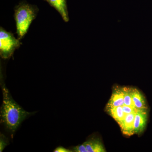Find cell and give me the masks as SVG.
<instances>
[{"label":"cell","mask_w":152,"mask_h":152,"mask_svg":"<svg viewBox=\"0 0 152 152\" xmlns=\"http://www.w3.org/2000/svg\"><path fill=\"white\" fill-rule=\"evenodd\" d=\"M46 1H47V0H46Z\"/></svg>","instance_id":"obj_15"},{"label":"cell","mask_w":152,"mask_h":152,"mask_svg":"<svg viewBox=\"0 0 152 152\" xmlns=\"http://www.w3.org/2000/svg\"><path fill=\"white\" fill-rule=\"evenodd\" d=\"M123 111L126 114H130L137 111V110L134 107L132 106L126 105L124 104L122 106Z\"/></svg>","instance_id":"obj_13"},{"label":"cell","mask_w":152,"mask_h":152,"mask_svg":"<svg viewBox=\"0 0 152 152\" xmlns=\"http://www.w3.org/2000/svg\"><path fill=\"white\" fill-rule=\"evenodd\" d=\"M81 145L83 152H106L103 144L99 139H90Z\"/></svg>","instance_id":"obj_7"},{"label":"cell","mask_w":152,"mask_h":152,"mask_svg":"<svg viewBox=\"0 0 152 152\" xmlns=\"http://www.w3.org/2000/svg\"><path fill=\"white\" fill-rule=\"evenodd\" d=\"M8 144V139L3 134H1L0 136V152H2Z\"/></svg>","instance_id":"obj_12"},{"label":"cell","mask_w":152,"mask_h":152,"mask_svg":"<svg viewBox=\"0 0 152 152\" xmlns=\"http://www.w3.org/2000/svg\"><path fill=\"white\" fill-rule=\"evenodd\" d=\"M135 113L136 112L126 114L124 119L119 124L121 130L125 135L131 136L134 134V121Z\"/></svg>","instance_id":"obj_6"},{"label":"cell","mask_w":152,"mask_h":152,"mask_svg":"<svg viewBox=\"0 0 152 152\" xmlns=\"http://www.w3.org/2000/svg\"><path fill=\"white\" fill-rule=\"evenodd\" d=\"M49 4L55 8L65 22L69 20L66 0H47Z\"/></svg>","instance_id":"obj_8"},{"label":"cell","mask_w":152,"mask_h":152,"mask_svg":"<svg viewBox=\"0 0 152 152\" xmlns=\"http://www.w3.org/2000/svg\"><path fill=\"white\" fill-rule=\"evenodd\" d=\"M132 96L134 107L137 110L148 109L145 97L138 90L132 88Z\"/></svg>","instance_id":"obj_9"},{"label":"cell","mask_w":152,"mask_h":152,"mask_svg":"<svg viewBox=\"0 0 152 152\" xmlns=\"http://www.w3.org/2000/svg\"><path fill=\"white\" fill-rule=\"evenodd\" d=\"M54 152H72V151H71L70 150L67 149L65 148L64 147L62 146H59L58 148H57L54 151Z\"/></svg>","instance_id":"obj_14"},{"label":"cell","mask_w":152,"mask_h":152,"mask_svg":"<svg viewBox=\"0 0 152 152\" xmlns=\"http://www.w3.org/2000/svg\"><path fill=\"white\" fill-rule=\"evenodd\" d=\"M3 103L1 108V123L7 130L14 134L24 120L33 113L25 110L16 102L5 84L2 85Z\"/></svg>","instance_id":"obj_1"},{"label":"cell","mask_w":152,"mask_h":152,"mask_svg":"<svg viewBox=\"0 0 152 152\" xmlns=\"http://www.w3.org/2000/svg\"><path fill=\"white\" fill-rule=\"evenodd\" d=\"M132 88H129V87H124V104L126 105L134 107L133 104L132 96Z\"/></svg>","instance_id":"obj_11"},{"label":"cell","mask_w":152,"mask_h":152,"mask_svg":"<svg viewBox=\"0 0 152 152\" xmlns=\"http://www.w3.org/2000/svg\"><path fill=\"white\" fill-rule=\"evenodd\" d=\"M148 118V109L137 110L134 121V134H140L143 132L146 126Z\"/></svg>","instance_id":"obj_4"},{"label":"cell","mask_w":152,"mask_h":152,"mask_svg":"<svg viewBox=\"0 0 152 152\" xmlns=\"http://www.w3.org/2000/svg\"><path fill=\"white\" fill-rule=\"evenodd\" d=\"M124 87H117L113 90L111 97L107 104L106 108L124 105Z\"/></svg>","instance_id":"obj_5"},{"label":"cell","mask_w":152,"mask_h":152,"mask_svg":"<svg viewBox=\"0 0 152 152\" xmlns=\"http://www.w3.org/2000/svg\"><path fill=\"white\" fill-rule=\"evenodd\" d=\"M107 112L119 125L124 119L126 114L123 111L122 106L108 108Z\"/></svg>","instance_id":"obj_10"},{"label":"cell","mask_w":152,"mask_h":152,"mask_svg":"<svg viewBox=\"0 0 152 152\" xmlns=\"http://www.w3.org/2000/svg\"><path fill=\"white\" fill-rule=\"evenodd\" d=\"M20 42L13 35L1 28L0 31V54L3 58H8L18 48Z\"/></svg>","instance_id":"obj_3"},{"label":"cell","mask_w":152,"mask_h":152,"mask_svg":"<svg viewBox=\"0 0 152 152\" xmlns=\"http://www.w3.org/2000/svg\"><path fill=\"white\" fill-rule=\"evenodd\" d=\"M36 15V9L28 4H22L18 6L15 11V19L18 39H22L27 32Z\"/></svg>","instance_id":"obj_2"}]
</instances>
